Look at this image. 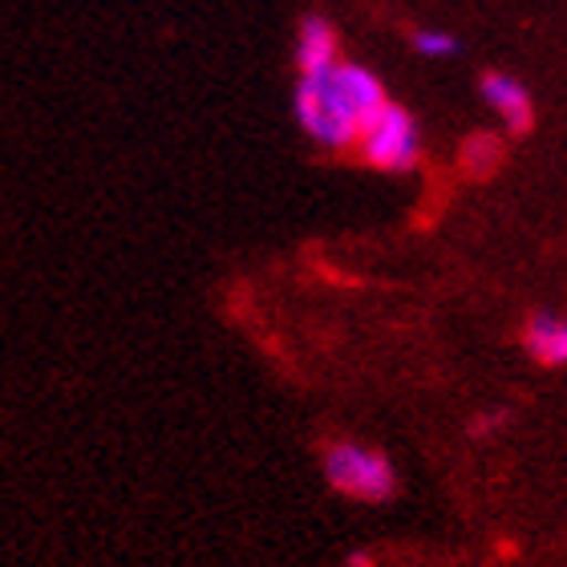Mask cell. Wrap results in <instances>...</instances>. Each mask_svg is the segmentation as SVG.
<instances>
[{
	"instance_id": "1",
	"label": "cell",
	"mask_w": 567,
	"mask_h": 567,
	"mask_svg": "<svg viewBox=\"0 0 567 567\" xmlns=\"http://www.w3.org/2000/svg\"><path fill=\"white\" fill-rule=\"evenodd\" d=\"M390 106L385 85L353 61H337L329 70L300 73L296 82V122L320 146L344 151L357 146L365 126Z\"/></svg>"
},
{
	"instance_id": "2",
	"label": "cell",
	"mask_w": 567,
	"mask_h": 567,
	"mask_svg": "<svg viewBox=\"0 0 567 567\" xmlns=\"http://www.w3.org/2000/svg\"><path fill=\"white\" fill-rule=\"evenodd\" d=\"M324 478L332 491L357 498V503H385L398 491L393 462L361 442H329L324 446Z\"/></svg>"
},
{
	"instance_id": "3",
	"label": "cell",
	"mask_w": 567,
	"mask_h": 567,
	"mask_svg": "<svg viewBox=\"0 0 567 567\" xmlns=\"http://www.w3.org/2000/svg\"><path fill=\"white\" fill-rule=\"evenodd\" d=\"M357 146H361V158L378 171H410L417 163V151H422V134H417L414 114L390 102L369 122Z\"/></svg>"
},
{
	"instance_id": "4",
	"label": "cell",
	"mask_w": 567,
	"mask_h": 567,
	"mask_svg": "<svg viewBox=\"0 0 567 567\" xmlns=\"http://www.w3.org/2000/svg\"><path fill=\"white\" fill-rule=\"evenodd\" d=\"M483 97H486V106L495 110L498 122H503L507 131H515V134L532 131V122H535L532 94H527V85L515 82L511 73H486V78H483Z\"/></svg>"
},
{
	"instance_id": "5",
	"label": "cell",
	"mask_w": 567,
	"mask_h": 567,
	"mask_svg": "<svg viewBox=\"0 0 567 567\" xmlns=\"http://www.w3.org/2000/svg\"><path fill=\"white\" fill-rule=\"evenodd\" d=\"M337 29L324 17H305L300 33H296V65L300 73H317L337 65Z\"/></svg>"
},
{
	"instance_id": "6",
	"label": "cell",
	"mask_w": 567,
	"mask_h": 567,
	"mask_svg": "<svg viewBox=\"0 0 567 567\" xmlns=\"http://www.w3.org/2000/svg\"><path fill=\"white\" fill-rule=\"evenodd\" d=\"M527 349H532L544 365H567V317H535L527 324Z\"/></svg>"
},
{
	"instance_id": "7",
	"label": "cell",
	"mask_w": 567,
	"mask_h": 567,
	"mask_svg": "<svg viewBox=\"0 0 567 567\" xmlns=\"http://www.w3.org/2000/svg\"><path fill=\"white\" fill-rule=\"evenodd\" d=\"M414 49L422 58H450L458 49V41L450 33H442V29H422V33H414Z\"/></svg>"
},
{
	"instance_id": "8",
	"label": "cell",
	"mask_w": 567,
	"mask_h": 567,
	"mask_svg": "<svg viewBox=\"0 0 567 567\" xmlns=\"http://www.w3.org/2000/svg\"><path fill=\"white\" fill-rule=\"evenodd\" d=\"M349 567H373V564H369L365 556H353V559H349Z\"/></svg>"
}]
</instances>
